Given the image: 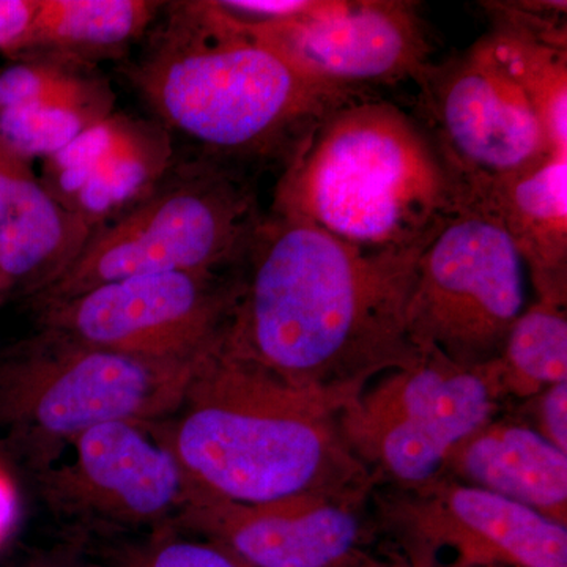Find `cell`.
Returning a JSON list of instances; mask_svg holds the SVG:
<instances>
[{"label": "cell", "instance_id": "cell-24", "mask_svg": "<svg viewBox=\"0 0 567 567\" xmlns=\"http://www.w3.org/2000/svg\"><path fill=\"white\" fill-rule=\"evenodd\" d=\"M536 399V431L567 453V382L548 386Z\"/></svg>", "mask_w": 567, "mask_h": 567}, {"label": "cell", "instance_id": "cell-14", "mask_svg": "<svg viewBox=\"0 0 567 567\" xmlns=\"http://www.w3.org/2000/svg\"><path fill=\"white\" fill-rule=\"evenodd\" d=\"M363 499L301 495L237 505L193 496L171 528L212 540L248 567H347L364 555Z\"/></svg>", "mask_w": 567, "mask_h": 567}, {"label": "cell", "instance_id": "cell-8", "mask_svg": "<svg viewBox=\"0 0 567 567\" xmlns=\"http://www.w3.org/2000/svg\"><path fill=\"white\" fill-rule=\"evenodd\" d=\"M524 270L498 224L458 212L417 259L409 305L413 344L461 365L495 360L525 311Z\"/></svg>", "mask_w": 567, "mask_h": 567}, {"label": "cell", "instance_id": "cell-21", "mask_svg": "<svg viewBox=\"0 0 567 567\" xmlns=\"http://www.w3.org/2000/svg\"><path fill=\"white\" fill-rule=\"evenodd\" d=\"M487 39L539 115L555 156H567V41L495 24Z\"/></svg>", "mask_w": 567, "mask_h": 567}, {"label": "cell", "instance_id": "cell-5", "mask_svg": "<svg viewBox=\"0 0 567 567\" xmlns=\"http://www.w3.org/2000/svg\"><path fill=\"white\" fill-rule=\"evenodd\" d=\"M262 216L248 171L177 155L151 192L95 227L70 267L29 303L39 311L132 276L230 270Z\"/></svg>", "mask_w": 567, "mask_h": 567}, {"label": "cell", "instance_id": "cell-25", "mask_svg": "<svg viewBox=\"0 0 567 567\" xmlns=\"http://www.w3.org/2000/svg\"><path fill=\"white\" fill-rule=\"evenodd\" d=\"M39 0H0V52L9 55L28 31Z\"/></svg>", "mask_w": 567, "mask_h": 567}, {"label": "cell", "instance_id": "cell-1", "mask_svg": "<svg viewBox=\"0 0 567 567\" xmlns=\"http://www.w3.org/2000/svg\"><path fill=\"white\" fill-rule=\"evenodd\" d=\"M425 246L369 251L264 213L237 267L223 349L293 386L360 394L374 377L425 357L409 331Z\"/></svg>", "mask_w": 567, "mask_h": 567}, {"label": "cell", "instance_id": "cell-23", "mask_svg": "<svg viewBox=\"0 0 567 567\" xmlns=\"http://www.w3.org/2000/svg\"><path fill=\"white\" fill-rule=\"evenodd\" d=\"M114 567H248L226 548L173 528L155 532L153 539Z\"/></svg>", "mask_w": 567, "mask_h": 567}, {"label": "cell", "instance_id": "cell-17", "mask_svg": "<svg viewBox=\"0 0 567 567\" xmlns=\"http://www.w3.org/2000/svg\"><path fill=\"white\" fill-rule=\"evenodd\" d=\"M462 210L498 224L529 270L537 300L567 303V156L464 189Z\"/></svg>", "mask_w": 567, "mask_h": 567}, {"label": "cell", "instance_id": "cell-2", "mask_svg": "<svg viewBox=\"0 0 567 567\" xmlns=\"http://www.w3.org/2000/svg\"><path fill=\"white\" fill-rule=\"evenodd\" d=\"M142 41L118 71L153 121L245 171L286 166L330 112L369 96L308 76L218 2L164 3Z\"/></svg>", "mask_w": 567, "mask_h": 567}, {"label": "cell", "instance_id": "cell-11", "mask_svg": "<svg viewBox=\"0 0 567 567\" xmlns=\"http://www.w3.org/2000/svg\"><path fill=\"white\" fill-rule=\"evenodd\" d=\"M58 451L66 457L48 470L43 486L66 513L158 532L192 503V484L156 423L95 425Z\"/></svg>", "mask_w": 567, "mask_h": 567}, {"label": "cell", "instance_id": "cell-29", "mask_svg": "<svg viewBox=\"0 0 567 567\" xmlns=\"http://www.w3.org/2000/svg\"><path fill=\"white\" fill-rule=\"evenodd\" d=\"M29 567H100V566H70V565H39Z\"/></svg>", "mask_w": 567, "mask_h": 567}, {"label": "cell", "instance_id": "cell-7", "mask_svg": "<svg viewBox=\"0 0 567 567\" xmlns=\"http://www.w3.org/2000/svg\"><path fill=\"white\" fill-rule=\"evenodd\" d=\"M502 402L486 364L461 365L432 352L350 399L339 427L377 483L415 491L442 477L454 451L495 420Z\"/></svg>", "mask_w": 567, "mask_h": 567}, {"label": "cell", "instance_id": "cell-12", "mask_svg": "<svg viewBox=\"0 0 567 567\" xmlns=\"http://www.w3.org/2000/svg\"><path fill=\"white\" fill-rule=\"evenodd\" d=\"M245 22L308 76L360 95L416 82L431 65L423 18L406 0H316L292 20Z\"/></svg>", "mask_w": 567, "mask_h": 567}, {"label": "cell", "instance_id": "cell-26", "mask_svg": "<svg viewBox=\"0 0 567 567\" xmlns=\"http://www.w3.org/2000/svg\"><path fill=\"white\" fill-rule=\"evenodd\" d=\"M18 496L9 475L0 468V544L17 524Z\"/></svg>", "mask_w": 567, "mask_h": 567}, {"label": "cell", "instance_id": "cell-6", "mask_svg": "<svg viewBox=\"0 0 567 567\" xmlns=\"http://www.w3.org/2000/svg\"><path fill=\"white\" fill-rule=\"evenodd\" d=\"M205 354L147 360L39 328L0 353V423L50 456L95 425L158 423L181 406Z\"/></svg>", "mask_w": 567, "mask_h": 567}, {"label": "cell", "instance_id": "cell-16", "mask_svg": "<svg viewBox=\"0 0 567 567\" xmlns=\"http://www.w3.org/2000/svg\"><path fill=\"white\" fill-rule=\"evenodd\" d=\"M92 230L65 210L32 169L31 158L0 136V282L29 300L76 259Z\"/></svg>", "mask_w": 567, "mask_h": 567}, {"label": "cell", "instance_id": "cell-15", "mask_svg": "<svg viewBox=\"0 0 567 567\" xmlns=\"http://www.w3.org/2000/svg\"><path fill=\"white\" fill-rule=\"evenodd\" d=\"M175 156L173 136L162 123L114 111L47 156L40 178L93 230L151 192Z\"/></svg>", "mask_w": 567, "mask_h": 567}, {"label": "cell", "instance_id": "cell-20", "mask_svg": "<svg viewBox=\"0 0 567 567\" xmlns=\"http://www.w3.org/2000/svg\"><path fill=\"white\" fill-rule=\"evenodd\" d=\"M486 369L502 401L536 398L567 382L566 308L539 300L529 306Z\"/></svg>", "mask_w": 567, "mask_h": 567}, {"label": "cell", "instance_id": "cell-19", "mask_svg": "<svg viewBox=\"0 0 567 567\" xmlns=\"http://www.w3.org/2000/svg\"><path fill=\"white\" fill-rule=\"evenodd\" d=\"M164 3L155 0H39L28 31L11 50L17 61H48L95 70L125 61L153 28Z\"/></svg>", "mask_w": 567, "mask_h": 567}, {"label": "cell", "instance_id": "cell-28", "mask_svg": "<svg viewBox=\"0 0 567 567\" xmlns=\"http://www.w3.org/2000/svg\"><path fill=\"white\" fill-rule=\"evenodd\" d=\"M401 567H466V566L456 565V563H453V565H436V563H427V565H420V566H406V565H404V566H401Z\"/></svg>", "mask_w": 567, "mask_h": 567}, {"label": "cell", "instance_id": "cell-22", "mask_svg": "<svg viewBox=\"0 0 567 567\" xmlns=\"http://www.w3.org/2000/svg\"><path fill=\"white\" fill-rule=\"evenodd\" d=\"M114 111L110 81L96 74L76 91L0 111V136L28 158H47Z\"/></svg>", "mask_w": 567, "mask_h": 567}, {"label": "cell", "instance_id": "cell-3", "mask_svg": "<svg viewBox=\"0 0 567 567\" xmlns=\"http://www.w3.org/2000/svg\"><path fill=\"white\" fill-rule=\"evenodd\" d=\"M353 398L290 385L219 342L174 415L156 425L199 498L237 505L301 495L365 498L377 481L339 427Z\"/></svg>", "mask_w": 567, "mask_h": 567}, {"label": "cell", "instance_id": "cell-27", "mask_svg": "<svg viewBox=\"0 0 567 567\" xmlns=\"http://www.w3.org/2000/svg\"><path fill=\"white\" fill-rule=\"evenodd\" d=\"M347 567H394L390 565H385V563L377 561V559L369 557V555H363V557H360L357 559V561H353L352 565Z\"/></svg>", "mask_w": 567, "mask_h": 567}, {"label": "cell", "instance_id": "cell-18", "mask_svg": "<svg viewBox=\"0 0 567 567\" xmlns=\"http://www.w3.org/2000/svg\"><path fill=\"white\" fill-rule=\"evenodd\" d=\"M527 506L567 527V453L513 421L481 427L454 451L445 473Z\"/></svg>", "mask_w": 567, "mask_h": 567}, {"label": "cell", "instance_id": "cell-4", "mask_svg": "<svg viewBox=\"0 0 567 567\" xmlns=\"http://www.w3.org/2000/svg\"><path fill=\"white\" fill-rule=\"evenodd\" d=\"M462 189L416 117L352 100L298 145L271 210L369 251L425 246L462 210Z\"/></svg>", "mask_w": 567, "mask_h": 567}, {"label": "cell", "instance_id": "cell-13", "mask_svg": "<svg viewBox=\"0 0 567 567\" xmlns=\"http://www.w3.org/2000/svg\"><path fill=\"white\" fill-rule=\"evenodd\" d=\"M404 492L390 520L409 548L406 566L447 548L466 567H567L566 525L527 506L443 476Z\"/></svg>", "mask_w": 567, "mask_h": 567}, {"label": "cell", "instance_id": "cell-10", "mask_svg": "<svg viewBox=\"0 0 567 567\" xmlns=\"http://www.w3.org/2000/svg\"><path fill=\"white\" fill-rule=\"evenodd\" d=\"M416 121L464 189L529 173L554 158L539 115L487 35L416 80Z\"/></svg>", "mask_w": 567, "mask_h": 567}, {"label": "cell", "instance_id": "cell-9", "mask_svg": "<svg viewBox=\"0 0 567 567\" xmlns=\"http://www.w3.org/2000/svg\"><path fill=\"white\" fill-rule=\"evenodd\" d=\"M237 267L118 279L39 309L37 322L111 352L194 360L226 333L237 300Z\"/></svg>", "mask_w": 567, "mask_h": 567}]
</instances>
